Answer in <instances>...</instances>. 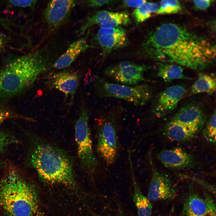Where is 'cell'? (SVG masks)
Instances as JSON below:
<instances>
[{
  "instance_id": "1",
  "label": "cell",
  "mask_w": 216,
  "mask_h": 216,
  "mask_svg": "<svg viewBox=\"0 0 216 216\" xmlns=\"http://www.w3.org/2000/svg\"><path fill=\"white\" fill-rule=\"evenodd\" d=\"M142 50L148 58L199 70L209 67L216 55L215 46L208 39L171 22L161 24L150 34Z\"/></svg>"
},
{
  "instance_id": "2",
  "label": "cell",
  "mask_w": 216,
  "mask_h": 216,
  "mask_svg": "<svg viewBox=\"0 0 216 216\" xmlns=\"http://www.w3.org/2000/svg\"><path fill=\"white\" fill-rule=\"evenodd\" d=\"M48 46L14 59L0 70V99L10 98L32 85L56 59Z\"/></svg>"
},
{
  "instance_id": "3",
  "label": "cell",
  "mask_w": 216,
  "mask_h": 216,
  "mask_svg": "<svg viewBox=\"0 0 216 216\" xmlns=\"http://www.w3.org/2000/svg\"><path fill=\"white\" fill-rule=\"evenodd\" d=\"M36 189L17 170H10L0 181V213L2 216H37Z\"/></svg>"
},
{
  "instance_id": "4",
  "label": "cell",
  "mask_w": 216,
  "mask_h": 216,
  "mask_svg": "<svg viewBox=\"0 0 216 216\" xmlns=\"http://www.w3.org/2000/svg\"><path fill=\"white\" fill-rule=\"evenodd\" d=\"M30 161L44 182L72 186L76 184L72 161L60 148L45 142L36 143L31 153Z\"/></svg>"
},
{
  "instance_id": "5",
  "label": "cell",
  "mask_w": 216,
  "mask_h": 216,
  "mask_svg": "<svg viewBox=\"0 0 216 216\" xmlns=\"http://www.w3.org/2000/svg\"><path fill=\"white\" fill-rule=\"evenodd\" d=\"M94 86L98 97L122 99L136 106L144 105L153 94L151 87L146 84L125 85L110 82L100 77L96 79Z\"/></svg>"
},
{
  "instance_id": "6",
  "label": "cell",
  "mask_w": 216,
  "mask_h": 216,
  "mask_svg": "<svg viewBox=\"0 0 216 216\" xmlns=\"http://www.w3.org/2000/svg\"><path fill=\"white\" fill-rule=\"evenodd\" d=\"M88 118L87 110L84 104L82 103L75 126L77 154L82 167L93 173L97 168V162L93 149Z\"/></svg>"
},
{
  "instance_id": "7",
  "label": "cell",
  "mask_w": 216,
  "mask_h": 216,
  "mask_svg": "<svg viewBox=\"0 0 216 216\" xmlns=\"http://www.w3.org/2000/svg\"><path fill=\"white\" fill-rule=\"evenodd\" d=\"M149 68L144 64L122 61L108 67L104 70V73L113 82L133 86L146 81L144 74Z\"/></svg>"
},
{
  "instance_id": "8",
  "label": "cell",
  "mask_w": 216,
  "mask_h": 216,
  "mask_svg": "<svg viewBox=\"0 0 216 216\" xmlns=\"http://www.w3.org/2000/svg\"><path fill=\"white\" fill-rule=\"evenodd\" d=\"M97 151L108 166L115 161L117 153L116 131L113 123L104 118L98 120Z\"/></svg>"
},
{
  "instance_id": "9",
  "label": "cell",
  "mask_w": 216,
  "mask_h": 216,
  "mask_svg": "<svg viewBox=\"0 0 216 216\" xmlns=\"http://www.w3.org/2000/svg\"><path fill=\"white\" fill-rule=\"evenodd\" d=\"M78 2L71 0L50 1L43 12L44 18L48 27L56 30L65 24Z\"/></svg>"
},
{
  "instance_id": "10",
  "label": "cell",
  "mask_w": 216,
  "mask_h": 216,
  "mask_svg": "<svg viewBox=\"0 0 216 216\" xmlns=\"http://www.w3.org/2000/svg\"><path fill=\"white\" fill-rule=\"evenodd\" d=\"M149 156L152 177L148 192V199L155 201L174 199L177 195L176 190L170 180L157 171L153 164L151 156Z\"/></svg>"
},
{
  "instance_id": "11",
  "label": "cell",
  "mask_w": 216,
  "mask_h": 216,
  "mask_svg": "<svg viewBox=\"0 0 216 216\" xmlns=\"http://www.w3.org/2000/svg\"><path fill=\"white\" fill-rule=\"evenodd\" d=\"M130 22L129 16L127 13L103 10L88 16L81 26L79 31L80 34H83L95 25H98L101 28H113L127 25Z\"/></svg>"
},
{
  "instance_id": "12",
  "label": "cell",
  "mask_w": 216,
  "mask_h": 216,
  "mask_svg": "<svg viewBox=\"0 0 216 216\" xmlns=\"http://www.w3.org/2000/svg\"><path fill=\"white\" fill-rule=\"evenodd\" d=\"M96 39L105 56L113 50L126 46L128 42L126 31L119 27H101Z\"/></svg>"
},
{
  "instance_id": "13",
  "label": "cell",
  "mask_w": 216,
  "mask_h": 216,
  "mask_svg": "<svg viewBox=\"0 0 216 216\" xmlns=\"http://www.w3.org/2000/svg\"><path fill=\"white\" fill-rule=\"evenodd\" d=\"M186 91L185 86L176 85L168 87L159 95L154 111L158 116H164L174 110Z\"/></svg>"
},
{
  "instance_id": "14",
  "label": "cell",
  "mask_w": 216,
  "mask_h": 216,
  "mask_svg": "<svg viewBox=\"0 0 216 216\" xmlns=\"http://www.w3.org/2000/svg\"><path fill=\"white\" fill-rule=\"evenodd\" d=\"M47 84L49 88L58 90L67 97L70 96L71 104L79 85V77L74 72L64 70L51 74Z\"/></svg>"
},
{
  "instance_id": "15",
  "label": "cell",
  "mask_w": 216,
  "mask_h": 216,
  "mask_svg": "<svg viewBox=\"0 0 216 216\" xmlns=\"http://www.w3.org/2000/svg\"><path fill=\"white\" fill-rule=\"evenodd\" d=\"M206 118L203 111L200 106L190 104L179 110L172 120L197 132L204 124Z\"/></svg>"
},
{
  "instance_id": "16",
  "label": "cell",
  "mask_w": 216,
  "mask_h": 216,
  "mask_svg": "<svg viewBox=\"0 0 216 216\" xmlns=\"http://www.w3.org/2000/svg\"><path fill=\"white\" fill-rule=\"evenodd\" d=\"M157 157L164 166L172 169L188 167L194 161L191 154L178 147L162 150L158 154Z\"/></svg>"
},
{
  "instance_id": "17",
  "label": "cell",
  "mask_w": 216,
  "mask_h": 216,
  "mask_svg": "<svg viewBox=\"0 0 216 216\" xmlns=\"http://www.w3.org/2000/svg\"><path fill=\"white\" fill-rule=\"evenodd\" d=\"M86 38V37H83L71 44L66 50L56 59L52 67L61 69L69 67L82 53L92 47L87 43Z\"/></svg>"
},
{
  "instance_id": "18",
  "label": "cell",
  "mask_w": 216,
  "mask_h": 216,
  "mask_svg": "<svg viewBox=\"0 0 216 216\" xmlns=\"http://www.w3.org/2000/svg\"><path fill=\"white\" fill-rule=\"evenodd\" d=\"M128 159L134 188L133 200L137 209L138 216H151L152 206L150 200L141 192L135 178L131 158Z\"/></svg>"
},
{
  "instance_id": "19",
  "label": "cell",
  "mask_w": 216,
  "mask_h": 216,
  "mask_svg": "<svg viewBox=\"0 0 216 216\" xmlns=\"http://www.w3.org/2000/svg\"><path fill=\"white\" fill-rule=\"evenodd\" d=\"M164 133L171 140L183 141L192 138L197 132L171 120L166 126Z\"/></svg>"
},
{
  "instance_id": "20",
  "label": "cell",
  "mask_w": 216,
  "mask_h": 216,
  "mask_svg": "<svg viewBox=\"0 0 216 216\" xmlns=\"http://www.w3.org/2000/svg\"><path fill=\"white\" fill-rule=\"evenodd\" d=\"M157 67V75L165 82L176 80L189 79L184 74L183 69L180 65L159 62Z\"/></svg>"
},
{
  "instance_id": "21",
  "label": "cell",
  "mask_w": 216,
  "mask_h": 216,
  "mask_svg": "<svg viewBox=\"0 0 216 216\" xmlns=\"http://www.w3.org/2000/svg\"><path fill=\"white\" fill-rule=\"evenodd\" d=\"M183 211L186 216H207V207L205 199L196 195H190L185 202Z\"/></svg>"
},
{
  "instance_id": "22",
  "label": "cell",
  "mask_w": 216,
  "mask_h": 216,
  "mask_svg": "<svg viewBox=\"0 0 216 216\" xmlns=\"http://www.w3.org/2000/svg\"><path fill=\"white\" fill-rule=\"evenodd\" d=\"M216 77L214 74L200 73L192 85V94H212L216 90Z\"/></svg>"
},
{
  "instance_id": "23",
  "label": "cell",
  "mask_w": 216,
  "mask_h": 216,
  "mask_svg": "<svg viewBox=\"0 0 216 216\" xmlns=\"http://www.w3.org/2000/svg\"><path fill=\"white\" fill-rule=\"evenodd\" d=\"M159 7L157 3L146 2L134 10L133 15L138 23L144 22L148 19L152 13H156Z\"/></svg>"
},
{
  "instance_id": "24",
  "label": "cell",
  "mask_w": 216,
  "mask_h": 216,
  "mask_svg": "<svg viewBox=\"0 0 216 216\" xmlns=\"http://www.w3.org/2000/svg\"><path fill=\"white\" fill-rule=\"evenodd\" d=\"M181 9V5L178 0H162L156 13L159 14H172L179 12Z\"/></svg>"
},
{
  "instance_id": "25",
  "label": "cell",
  "mask_w": 216,
  "mask_h": 216,
  "mask_svg": "<svg viewBox=\"0 0 216 216\" xmlns=\"http://www.w3.org/2000/svg\"><path fill=\"white\" fill-rule=\"evenodd\" d=\"M216 110L207 122L204 129L203 135L208 141L214 144L216 142Z\"/></svg>"
},
{
  "instance_id": "26",
  "label": "cell",
  "mask_w": 216,
  "mask_h": 216,
  "mask_svg": "<svg viewBox=\"0 0 216 216\" xmlns=\"http://www.w3.org/2000/svg\"><path fill=\"white\" fill-rule=\"evenodd\" d=\"M15 142V139L10 134L0 131V152L8 145Z\"/></svg>"
},
{
  "instance_id": "27",
  "label": "cell",
  "mask_w": 216,
  "mask_h": 216,
  "mask_svg": "<svg viewBox=\"0 0 216 216\" xmlns=\"http://www.w3.org/2000/svg\"><path fill=\"white\" fill-rule=\"evenodd\" d=\"M36 0H9L10 4L19 7H32L36 4Z\"/></svg>"
},
{
  "instance_id": "28",
  "label": "cell",
  "mask_w": 216,
  "mask_h": 216,
  "mask_svg": "<svg viewBox=\"0 0 216 216\" xmlns=\"http://www.w3.org/2000/svg\"><path fill=\"white\" fill-rule=\"evenodd\" d=\"M113 1L106 0H90L84 1L88 6L93 8H98L112 3Z\"/></svg>"
},
{
  "instance_id": "29",
  "label": "cell",
  "mask_w": 216,
  "mask_h": 216,
  "mask_svg": "<svg viewBox=\"0 0 216 216\" xmlns=\"http://www.w3.org/2000/svg\"><path fill=\"white\" fill-rule=\"evenodd\" d=\"M207 207V216H216V205L210 197L206 196L205 199Z\"/></svg>"
},
{
  "instance_id": "30",
  "label": "cell",
  "mask_w": 216,
  "mask_h": 216,
  "mask_svg": "<svg viewBox=\"0 0 216 216\" xmlns=\"http://www.w3.org/2000/svg\"><path fill=\"white\" fill-rule=\"evenodd\" d=\"M213 1L210 0H194L193 2L196 6L202 10L207 9L211 4Z\"/></svg>"
},
{
  "instance_id": "31",
  "label": "cell",
  "mask_w": 216,
  "mask_h": 216,
  "mask_svg": "<svg viewBox=\"0 0 216 216\" xmlns=\"http://www.w3.org/2000/svg\"><path fill=\"white\" fill-rule=\"evenodd\" d=\"M146 2L145 0H125L123 2L127 7L137 8Z\"/></svg>"
},
{
  "instance_id": "32",
  "label": "cell",
  "mask_w": 216,
  "mask_h": 216,
  "mask_svg": "<svg viewBox=\"0 0 216 216\" xmlns=\"http://www.w3.org/2000/svg\"><path fill=\"white\" fill-rule=\"evenodd\" d=\"M8 113L4 110L0 108V125L8 117Z\"/></svg>"
},
{
  "instance_id": "33",
  "label": "cell",
  "mask_w": 216,
  "mask_h": 216,
  "mask_svg": "<svg viewBox=\"0 0 216 216\" xmlns=\"http://www.w3.org/2000/svg\"><path fill=\"white\" fill-rule=\"evenodd\" d=\"M5 43V39L4 36L0 33V53L2 50Z\"/></svg>"
},
{
  "instance_id": "34",
  "label": "cell",
  "mask_w": 216,
  "mask_h": 216,
  "mask_svg": "<svg viewBox=\"0 0 216 216\" xmlns=\"http://www.w3.org/2000/svg\"><path fill=\"white\" fill-rule=\"evenodd\" d=\"M119 216H125V215L124 213L121 209H120L119 211Z\"/></svg>"
}]
</instances>
